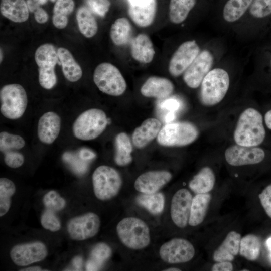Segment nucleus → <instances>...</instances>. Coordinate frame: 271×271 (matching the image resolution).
Returning a JSON list of instances; mask_svg holds the SVG:
<instances>
[{
  "instance_id": "obj_1",
  "label": "nucleus",
  "mask_w": 271,
  "mask_h": 271,
  "mask_svg": "<svg viewBox=\"0 0 271 271\" xmlns=\"http://www.w3.org/2000/svg\"><path fill=\"white\" fill-rule=\"evenodd\" d=\"M263 115L258 109L249 107L239 115L233 138L236 144L246 147L259 146L266 139Z\"/></svg>"
},
{
  "instance_id": "obj_2",
  "label": "nucleus",
  "mask_w": 271,
  "mask_h": 271,
  "mask_svg": "<svg viewBox=\"0 0 271 271\" xmlns=\"http://www.w3.org/2000/svg\"><path fill=\"white\" fill-rule=\"evenodd\" d=\"M229 76L220 68L211 70L201 84L200 100L206 106H214L224 98L229 89Z\"/></svg>"
},
{
  "instance_id": "obj_3",
  "label": "nucleus",
  "mask_w": 271,
  "mask_h": 271,
  "mask_svg": "<svg viewBox=\"0 0 271 271\" xmlns=\"http://www.w3.org/2000/svg\"><path fill=\"white\" fill-rule=\"evenodd\" d=\"M116 232L121 242L132 249H141L150 242L149 228L140 219L129 217L124 218L117 224Z\"/></svg>"
},
{
  "instance_id": "obj_4",
  "label": "nucleus",
  "mask_w": 271,
  "mask_h": 271,
  "mask_svg": "<svg viewBox=\"0 0 271 271\" xmlns=\"http://www.w3.org/2000/svg\"><path fill=\"white\" fill-rule=\"evenodd\" d=\"M108 123V119L103 110L91 108L78 116L73 125V133L79 140H92L103 132Z\"/></svg>"
},
{
  "instance_id": "obj_5",
  "label": "nucleus",
  "mask_w": 271,
  "mask_h": 271,
  "mask_svg": "<svg viewBox=\"0 0 271 271\" xmlns=\"http://www.w3.org/2000/svg\"><path fill=\"white\" fill-rule=\"evenodd\" d=\"M198 134L197 127L192 123L188 121L170 122L161 128L157 141L163 146H185L194 142Z\"/></svg>"
},
{
  "instance_id": "obj_6",
  "label": "nucleus",
  "mask_w": 271,
  "mask_h": 271,
  "mask_svg": "<svg viewBox=\"0 0 271 271\" xmlns=\"http://www.w3.org/2000/svg\"><path fill=\"white\" fill-rule=\"evenodd\" d=\"M93 81L101 91L113 96L123 94L126 89L125 80L119 70L107 62L102 63L96 67Z\"/></svg>"
},
{
  "instance_id": "obj_7",
  "label": "nucleus",
  "mask_w": 271,
  "mask_h": 271,
  "mask_svg": "<svg viewBox=\"0 0 271 271\" xmlns=\"http://www.w3.org/2000/svg\"><path fill=\"white\" fill-rule=\"evenodd\" d=\"M92 183L95 196L100 200L105 201L117 195L122 185V179L115 169L102 165L94 171Z\"/></svg>"
},
{
  "instance_id": "obj_8",
  "label": "nucleus",
  "mask_w": 271,
  "mask_h": 271,
  "mask_svg": "<svg viewBox=\"0 0 271 271\" xmlns=\"http://www.w3.org/2000/svg\"><path fill=\"white\" fill-rule=\"evenodd\" d=\"M0 100L1 112L10 119L20 118L24 113L28 103L25 90L18 84L3 86L0 91Z\"/></svg>"
},
{
  "instance_id": "obj_9",
  "label": "nucleus",
  "mask_w": 271,
  "mask_h": 271,
  "mask_svg": "<svg viewBox=\"0 0 271 271\" xmlns=\"http://www.w3.org/2000/svg\"><path fill=\"white\" fill-rule=\"evenodd\" d=\"M58 59L57 50L51 44H44L37 49L35 60L38 66L39 82L43 88L50 89L56 85L55 67Z\"/></svg>"
},
{
  "instance_id": "obj_10",
  "label": "nucleus",
  "mask_w": 271,
  "mask_h": 271,
  "mask_svg": "<svg viewBox=\"0 0 271 271\" xmlns=\"http://www.w3.org/2000/svg\"><path fill=\"white\" fill-rule=\"evenodd\" d=\"M266 155L265 150L260 146L246 147L236 144L228 147L224 153L226 162L233 166L259 164Z\"/></svg>"
},
{
  "instance_id": "obj_11",
  "label": "nucleus",
  "mask_w": 271,
  "mask_h": 271,
  "mask_svg": "<svg viewBox=\"0 0 271 271\" xmlns=\"http://www.w3.org/2000/svg\"><path fill=\"white\" fill-rule=\"evenodd\" d=\"M100 221L96 214L89 212L71 219L67 230L71 239L84 240L96 235L99 230Z\"/></svg>"
},
{
  "instance_id": "obj_12",
  "label": "nucleus",
  "mask_w": 271,
  "mask_h": 271,
  "mask_svg": "<svg viewBox=\"0 0 271 271\" xmlns=\"http://www.w3.org/2000/svg\"><path fill=\"white\" fill-rule=\"evenodd\" d=\"M195 248L188 240L174 238L163 244L159 254L161 259L169 263H180L191 260L195 255Z\"/></svg>"
},
{
  "instance_id": "obj_13",
  "label": "nucleus",
  "mask_w": 271,
  "mask_h": 271,
  "mask_svg": "<svg viewBox=\"0 0 271 271\" xmlns=\"http://www.w3.org/2000/svg\"><path fill=\"white\" fill-rule=\"evenodd\" d=\"M200 52L199 45L195 40L182 43L172 55L168 66L170 74L178 77L183 74Z\"/></svg>"
},
{
  "instance_id": "obj_14",
  "label": "nucleus",
  "mask_w": 271,
  "mask_h": 271,
  "mask_svg": "<svg viewBox=\"0 0 271 271\" xmlns=\"http://www.w3.org/2000/svg\"><path fill=\"white\" fill-rule=\"evenodd\" d=\"M214 62V57L208 50L200 52L191 64L184 72L183 80L190 88H198L211 70Z\"/></svg>"
},
{
  "instance_id": "obj_15",
  "label": "nucleus",
  "mask_w": 271,
  "mask_h": 271,
  "mask_svg": "<svg viewBox=\"0 0 271 271\" xmlns=\"http://www.w3.org/2000/svg\"><path fill=\"white\" fill-rule=\"evenodd\" d=\"M46 245L40 241L18 244L11 249L12 260L18 266H27L43 260L47 255Z\"/></svg>"
},
{
  "instance_id": "obj_16",
  "label": "nucleus",
  "mask_w": 271,
  "mask_h": 271,
  "mask_svg": "<svg viewBox=\"0 0 271 271\" xmlns=\"http://www.w3.org/2000/svg\"><path fill=\"white\" fill-rule=\"evenodd\" d=\"M192 196L186 189L177 191L172 199L171 216L174 224L180 228L185 227L189 222Z\"/></svg>"
},
{
  "instance_id": "obj_17",
  "label": "nucleus",
  "mask_w": 271,
  "mask_h": 271,
  "mask_svg": "<svg viewBox=\"0 0 271 271\" xmlns=\"http://www.w3.org/2000/svg\"><path fill=\"white\" fill-rule=\"evenodd\" d=\"M128 15L139 27L151 25L155 18L156 0H128Z\"/></svg>"
},
{
  "instance_id": "obj_18",
  "label": "nucleus",
  "mask_w": 271,
  "mask_h": 271,
  "mask_svg": "<svg viewBox=\"0 0 271 271\" xmlns=\"http://www.w3.org/2000/svg\"><path fill=\"white\" fill-rule=\"evenodd\" d=\"M172 178V174L165 170L152 171L139 176L134 182V188L139 192L150 194L157 192Z\"/></svg>"
},
{
  "instance_id": "obj_19",
  "label": "nucleus",
  "mask_w": 271,
  "mask_h": 271,
  "mask_svg": "<svg viewBox=\"0 0 271 271\" xmlns=\"http://www.w3.org/2000/svg\"><path fill=\"white\" fill-rule=\"evenodd\" d=\"M61 128V118L56 113L49 111L43 114L38 124V137L40 141L51 144L58 137Z\"/></svg>"
},
{
  "instance_id": "obj_20",
  "label": "nucleus",
  "mask_w": 271,
  "mask_h": 271,
  "mask_svg": "<svg viewBox=\"0 0 271 271\" xmlns=\"http://www.w3.org/2000/svg\"><path fill=\"white\" fill-rule=\"evenodd\" d=\"M174 86L169 79L159 76H151L142 86L140 91L146 97L166 98L173 92Z\"/></svg>"
},
{
  "instance_id": "obj_21",
  "label": "nucleus",
  "mask_w": 271,
  "mask_h": 271,
  "mask_svg": "<svg viewBox=\"0 0 271 271\" xmlns=\"http://www.w3.org/2000/svg\"><path fill=\"white\" fill-rule=\"evenodd\" d=\"M161 122L155 118L146 119L137 127L132 134V142L138 148H143L157 137L161 129Z\"/></svg>"
},
{
  "instance_id": "obj_22",
  "label": "nucleus",
  "mask_w": 271,
  "mask_h": 271,
  "mask_svg": "<svg viewBox=\"0 0 271 271\" xmlns=\"http://www.w3.org/2000/svg\"><path fill=\"white\" fill-rule=\"evenodd\" d=\"M130 53L137 61L149 63L153 60L155 51L150 37L145 34H139L131 40Z\"/></svg>"
},
{
  "instance_id": "obj_23",
  "label": "nucleus",
  "mask_w": 271,
  "mask_h": 271,
  "mask_svg": "<svg viewBox=\"0 0 271 271\" xmlns=\"http://www.w3.org/2000/svg\"><path fill=\"white\" fill-rule=\"evenodd\" d=\"M240 234L232 231L228 233L221 245L215 250L213 255L214 261H232L240 249Z\"/></svg>"
},
{
  "instance_id": "obj_24",
  "label": "nucleus",
  "mask_w": 271,
  "mask_h": 271,
  "mask_svg": "<svg viewBox=\"0 0 271 271\" xmlns=\"http://www.w3.org/2000/svg\"><path fill=\"white\" fill-rule=\"evenodd\" d=\"M0 10L3 16L16 23L24 22L29 17L25 0H1Z\"/></svg>"
},
{
  "instance_id": "obj_25",
  "label": "nucleus",
  "mask_w": 271,
  "mask_h": 271,
  "mask_svg": "<svg viewBox=\"0 0 271 271\" xmlns=\"http://www.w3.org/2000/svg\"><path fill=\"white\" fill-rule=\"evenodd\" d=\"M57 52L65 77L70 82L79 80L82 75V69L72 54L63 47L58 48Z\"/></svg>"
},
{
  "instance_id": "obj_26",
  "label": "nucleus",
  "mask_w": 271,
  "mask_h": 271,
  "mask_svg": "<svg viewBox=\"0 0 271 271\" xmlns=\"http://www.w3.org/2000/svg\"><path fill=\"white\" fill-rule=\"evenodd\" d=\"M211 199L209 193L197 194L192 199L189 224L196 226L204 220Z\"/></svg>"
},
{
  "instance_id": "obj_27",
  "label": "nucleus",
  "mask_w": 271,
  "mask_h": 271,
  "mask_svg": "<svg viewBox=\"0 0 271 271\" xmlns=\"http://www.w3.org/2000/svg\"><path fill=\"white\" fill-rule=\"evenodd\" d=\"M215 183V176L213 170L205 167L194 176L189 186L196 194L207 193L213 188Z\"/></svg>"
},
{
  "instance_id": "obj_28",
  "label": "nucleus",
  "mask_w": 271,
  "mask_h": 271,
  "mask_svg": "<svg viewBox=\"0 0 271 271\" xmlns=\"http://www.w3.org/2000/svg\"><path fill=\"white\" fill-rule=\"evenodd\" d=\"M115 153L114 161L120 166L129 164L132 161V146L128 136L125 132H120L115 139Z\"/></svg>"
},
{
  "instance_id": "obj_29",
  "label": "nucleus",
  "mask_w": 271,
  "mask_h": 271,
  "mask_svg": "<svg viewBox=\"0 0 271 271\" xmlns=\"http://www.w3.org/2000/svg\"><path fill=\"white\" fill-rule=\"evenodd\" d=\"M132 35V27L126 18L116 19L111 25L110 30V37L116 46H123L127 44L130 40Z\"/></svg>"
},
{
  "instance_id": "obj_30",
  "label": "nucleus",
  "mask_w": 271,
  "mask_h": 271,
  "mask_svg": "<svg viewBox=\"0 0 271 271\" xmlns=\"http://www.w3.org/2000/svg\"><path fill=\"white\" fill-rule=\"evenodd\" d=\"M79 30L87 38L93 37L97 32L98 25L92 12L86 7H80L76 13Z\"/></svg>"
},
{
  "instance_id": "obj_31",
  "label": "nucleus",
  "mask_w": 271,
  "mask_h": 271,
  "mask_svg": "<svg viewBox=\"0 0 271 271\" xmlns=\"http://www.w3.org/2000/svg\"><path fill=\"white\" fill-rule=\"evenodd\" d=\"M112 254L111 248L104 243H99L92 248L86 263V270H99Z\"/></svg>"
},
{
  "instance_id": "obj_32",
  "label": "nucleus",
  "mask_w": 271,
  "mask_h": 271,
  "mask_svg": "<svg viewBox=\"0 0 271 271\" xmlns=\"http://www.w3.org/2000/svg\"><path fill=\"white\" fill-rule=\"evenodd\" d=\"M196 3V0H170L169 12L170 21L175 24L184 22Z\"/></svg>"
},
{
  "instance_id": "obj_33",
  "label": "nucleus",
  "mask_w": 271,
  "mask_h": 271,
  "mask_svg": "<svg viewBox=\"0 0 271 271\" xmlns=\"http://www.w3.org/2000/svg\"><path fill=\"white\" fill-rule=\"evenodd\" d=\"M253 0H228L223 10L225 21L233 23L238 21L250 7Z\"/></svg>"
},
{
  "instance_id": "obj_34",
  "label": "nucleus",
  "mask_w": 271,
  "mask_h": 271,
  "mask_svg": "<svg viewBox=\"0 0 271 271\" xmlns=\"http://www.w3.org/2000/svg\"><path fill=\"white\" fill-rule=\"evenodd\" d=\"M74 8L73 0H57L53 8L52 21L54 26L59 29L65 28L68 24V16Z\"/></svg>"
},
{
  "instance_id": "obj_35",
  "label": "nucleus",
  "mask_w": 271,
  "mask_h": 271,
  "mask_svg": "<svg viewBox=\"0 0 271 271\" xmlns=\"http://www.w3.org/2000/svg\"><path fill=\"white\" fill-rule=\"evenodd\" d=\"M260 239L254 234H248L240 240L239 252L240 255L250 261L256 260L260 252Z\"/></svg>"
},
{
  "instance_id": "obj_36",
  "label": "nucleus",
  "mask_w": 271,
  "mask_h": 271,
  "mask_svg": "<svg viewBox=\"0 0 271 271\" xmlns=\"http://www.w3.org/2000/svg\"><path fill=\"white\" fill-rule=\"evenodd\" d=\"M137 203L151 213L159 214L164 208L165 198L161 193L140 194L136 198Z\"/></svg>"
},
{
  "instance_id": "obj_37",
  "label": "nucleus",
  "mask_w": 271,
  "mask_h": 271,
  "mask_svg": "<svg viewBox=\"0 0 271 271\" xmlns=\"http://www.w3.org/2000/svg\"><path fill=\"white\" fill-rule=\"evenodd\" d=\"M16 187L11 180L1 178L0 179V216L5 215L9 210L11 203V197L15 194Z\"/></svg>"
},
{
  "instance_id": "obj_38",
  "label": "nucleus",
  "mask_w": 271,
  "mask_h": 271,
  "mask_svg": "<svg viewBox=\"0 0 271 271\" xmlns=\"http://www.w3.org/2000/svg\"><path fill=\"white\" fill-rule=\"evenodd\" d=\"M25 140L19 135L6 131L0 133V150L3 153L11 151H18L24 147Z\"/></svg>"
},
{
  "instance_id": "obj_39",
  "label": "nucleus",
  "mask_w": 271,
  "mask_h": 271,
  "mask_svg": "<svg viewBox=\"0 0 271 271\" xmlns=\"http://www.w3.org/2000/svg\"><path fill=\"white\" fill-rule=\"evenodd\" d=\"M249 8L250 15L255 18L263 19L271 16V0H253Z\"/></svg>"
},
{
  "instance_id": "obj_40",
  "label": "nucleus",
  "mask_w": 271,
  "mask_h": 271,
  "mask_svg": "<svg viewBox=\"0 0 271 271\" xmlns=\"http://www.w3.org/2000/svg\"><path fill=\"white\" fill-rule=\"evenodd\" d=\"M42 201L46 209L54 212L63 209L66 205L65 199L54 190L47 193L44 196Z\"/></svg>"
},
{
  "instance_id": "obj_41",
  "label": "nucleus",
  "mask_w": 271,
  "mask_h": 271,
  "mask_svg": "<svg viewBox=\"0 0 271 271\" xmlns=\"http://www.w3.org/2000/svg\"><path fill=\"white\" fill-rule=\"evenodd\" d=\"M63 160L70 166L74 172L78 174H83L88 168L86 161L81 159L79 156L70 152H66L63 155Z\"/></svg>"
},
{
  "instance_id": "obj_42",
  "label": "nucleus",
  "mask_w": 271,
  "mask_h": 271,
  "mask_svg": "<svg viewBox=\"0 0 271 271\" xmlns=\"http://www.w3.org/2000/svg\"><path fill=\"white\" fill-rule=\"evenodd\" d=\"M41 223L43 228L52 232L57 231L61 228V222L54 211L47 209L42 214Z\"/></svg>"
},
{
  "instance_id": "obj_43",
  "label": "nucleus",
  "mask_w": 271,
  "mask_h": 271,
  "mask_svg": "<svg viewBox=\"0 0 271 271\" xmlns=\"http://www.w3.org/2000/svg\"><path fill=\"white\" fill-rule=\"evenodd\" d=\"M85 3L92 12L102 17L105 16L110 7L109 0H85Z\"/></svg>"
},
{
  "instance_id": "obj_44",
  "label": "nucleus",
  "mask_w": 271,
  "mask_h": 271,
  "mask_svg": "<svg viewBox=\"0 0 271 271\" xmlns=\"http://www.w3.org/2000/svg\"><path fill=\"white\" fill-rule=\"evenodd\" d=\"M3 154L4 155L5 162L10 168H18L24 163V156L17 151H8Z\"/></svg>"
},
{
  "instance_id": "obj_45",
  "label": "nucleus",
  "mask_w": 271,
  "mask_h": 271,
  "mask_svg": "<svg viewBox=\"0 0 271 271\" xmlns=\"http://www.w3.org/2000/svg\"><path fill=\"white\" fill-rule=\"evenodd\" d=\"M259 198L266 213L271 218V184L259 194Z\"/></svg>"
},
{
  "instance_id": "obj_46",
  "label": "nucleus",
  "mask_w": 271,
  "mask_h": 271,
  "mask_svg": "<svg viewBox=\"0 0 271 271\" xmlns=\"http://www.w3.org/2000/svg\"><path fill=\"white\" fill-rule=\"evenodd\" d=\"M181 103L179 100L175 98H169L162 101L159 107L162 110H167L168 112L177 111L181 107Z\"/></svg>"
},
{
  "instance_id": "obj_47",
  "label": "nucleus",
  "mask_w": 271,
  "mask_h": 271,
  "mask_svg": "<svg viewBox=\"0 0 271 271\" xmlns=\"http://www.w3.org/2000/svg\"><path fill=\"white\" fill-rule=\"evenodd\" d=\"M214 264L211 270L212 271H231L233 269V266L230 261H223L217 262Z\"/></svg>"
},
{
  "instance_id": "obj_48",
  "label": "nucleus",
  "mask_w": 271,
  "mask_h": 271,
  "mask_svg": "<svg viewBox=\"0 0 271 271\" xmlns=\"http://www.w3.org/2000/svg\"><path fill=\"white\" fill-rule=\"evenodd\" d=\"M34 17L36 21L40 24L46 23L48 19L47 13L40 7L34 12Z\"/></svg>"
},
{
  "instance_id": "obj_49",
  "label": "nucleus",
  "mask_w": 271,
  "mask_h": 271,
  "mask_svg": "<svg viewBox=\"0 0 271 271\" xmlns=\"http://www.w3.org/2000/svg\"><path fill=\"white\" fill-rule=\"evenodd\" d=\"M78 155L81 159L85 161L92 160L96 157V154L92 150L84 148L79 151Z\"/></svg>"
},
{
  "instance_id": "obj_50",
  "label": "nucleus",
  "mask_w": 271,
  "mask_h": 271,
  "mask_svg": "<svg viewBox=\"0 0 271 271\" xmlns=\"http://www.w3.org/2000/svg\"><path fill=\"white\" fill-rule=\"evenodd\" d=\"M263 115L266 130H268L271 133V108L268 109Z\"/></svg>"
},
{
  "instance_id": "obj_51",
  "label": "nucleus",
  "mask_w": 271,
  "mask_h": 271,
  "mask_svg": "<svg viewBox=\"0 0 271 271\" xmlns=\"http://www.w3.org/2000/svg\"><path fill=\"white\" fill-rule=\"evenodd\" d=\"M72 266L75 270H81L83 264V259L81 256H77L72 260Z\"/></svg>"
},
{
  "instance_id": "obj_52",
  "label": "nucleus",
  "mask_w": 271,
  "mask_h": 271,
  "mask_svg": "<svg viewBox=\"0 0 271 271\" xmlns=\"http://www.w3.org/2000/svg\"><path fill=\"white\" fill-rule=\"evenodd\" d=\"M27 5L29 10L31 12H34L40 5L34 0H27Z\"/></svg>"
},
{
  "instance_id": "obj_53",
  "label": "nucleus",
  "mask_w": 271,
  "mask_h": 271,
  "mask_svg": "<svg viewBox=\"0 0 271 271\" xmlns=\"http://www.w3.org/2000/svg\"><path fill=\"white\" fill-rule=\"evenodd\" d=\"M175 118V113L169 112L165 116V121L166 123L171 122Z\"/></svg>"
},
{
  "instance_id": "obj_54",
  "label": "nucleus",
  "mask_w": 271,
  "mask_h": 271,
  "mask_svg": "<svg viewBox=\"0 0 271 271\" xmlns=\"http://www.w3.org/2000/svg\"><path fill=\"white\" fill-rule=\"evenodd\" d=\"M21 271H40L43 270L39 266H30L20 270Z\"/></svg>"
},
{
  "instance_id": "obj_55",
  "label": "nucleus",
  "mask_w": 271,
  "mask_h": 271,
  "mask_svg": "<svg viewBox=\"0 0 271 271\" xmlns=\"http://www.w3.org/2000/svg\"><path fill=\"white\" fill-rule=\"evenodd\" d=\"M266 246L270 252V256L271 258V237H269L266 241Z\"/></svg>"
},
{
  "instance_id": "obj_56",
  "label": "nucleus",
  "mask_w": 271,
  "mask_h": 271,
  "mask_svg": "<svg viewBox=\"0 0 271 271\" xmlns=\"http://www.w3.org/2000/svg\"><path fill=\"white\" fill-rule=\"evenodd\" d=\"M35 2L39 4L40 5L46 4L48 0H34Z\"/></svg>"
},
{
  "instance_id": "obj_57",
  "label": "nucleus",
  "mask_w": 271,
  "mask_h": 271,
  "mask_svg": "<svg viewBox=\"0 0 271 271\" xmlns=\"http://www.w3.org/2000/svg\"><path fill=\"white\" fill-rule=\"evenodd\" d=\"M165 271H180L181 269L176 268V267H171L169 268H167L166 269L164 270Z\"/></svg>"
},
{
  "instance_id": "obj_58",
  "label": "nucleus",
  "mask_w": 271,
  "mask_h": 271,
  "mask_svg": "<svg viewBox=\"0 0 271 271\" xmlns=\"http://www.w3.org/2000/svg\"><path fill=\"white\" fill-rule=\"evenodd\" d=\"M1 62H2V60L3 59V53H2V49H1Z\"/></svg>"
},
{
  "instance_id": "obj_59",
  "label": "nucleus",
  "mask_w": 271,
  "mask_h": 271,
  "mask_svg": "<svg viewBox=\"0 0 271 271\" xmlns=\"http://www.w3.org/2000/svg\"><path fill=\"white\" fill-rule=\"evenodd\" d=\"M52 2H56L57 0H51Z\"/></svg>"
}]
</instances>
